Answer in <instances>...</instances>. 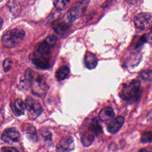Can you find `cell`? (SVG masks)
<instances>
[{
  "instance_id": "cell-1",
  "label": "cell",
  "mask_w": 152,
  "mask_h": 152,
  "mask_svg": "<svg viewBox=\"0 0 152 152\" xmlns=\"http://www.w3.org/2000/svg\"><path fill=\"white\" fill-rule=\"evenodd\" d=\"M140 90V82L138 80H133L123 85L119 92V97L124 100L134 102L138 97Z\"/></svg>"
},
{
  "instance_id": "cell-2",
  "label": "cell",
  "mask_w": 152,
  "mask_h": 152,
  "mask_svg": "<svg viewBox=\"0 0 152 152\" xmlns=\"http://www.w3.org/2000/svg\"><path fill=\"white\" fill-rule=\"evenodd\" d=\"M25 32L23 30L15 28L7 31L2 37V43L7 48H12L20 44L23 40Z\"/></svg>"
},
{
  "instance_id": "cell-3",
  "label": "cell",
  "mask_w": 152,
  "mask_h": 152,
  "mask_svg": "<svg viewBox=\"0 0 152 152\" xmlns=\"http://www.w3.org/2000/svg\"><path fill=\"white\" fill-rule=\"evenodd\" d=\"M26 74L30 80V86L33 93L39 96L45 95L47 90V85L44 78L39 74L35 75V73L31 71H29V72L27 71Z\"/></svg>"
},
{
  "instance_id": "cell-4",
  "label": "cell",
  "mask_w": 152,
  "mask_h": 152,
  "mask_svg": "<svg viewBox=\"0 0 152 152\" xmlns=\"http://www.w3.org/2000/svg\"><path fill=\"white\" fill-rule=\"evenodd\" d=\"M89 2L90 0H80L77 2L68 11L66 15L67 20L71 23L81 17L87 10Z\"/></svg>"
},
{
  "instance_id": "cell-5",
  "label": "cell",
  "mask_w": 152,
  "mask_h": 152,
  "mask_svg": "<svg viewBox=\"0 0 152 152\" xmlns=\"http://www.w3.org/2000/svg\"><path fill=\"white\" fill-rule=\"evenodd\" d=\"M135 28L139 31H146L152 27V14L141 12L136 15L134 18Z\"/></svg>"
},
{
  "instance_id": "cell-6",
  "label": "cell",
  "mask_w": 152,
  "mask_h": 152,
  "mask_svg": "<svg viewBox=\"0 0 152 152\" xmlns=\"http://www.w3.org/2000/svg\"><path fill=\"white\" fill-rule=\"evenodd\" d=\"M25 104L28 118L30 119L33 120L37 118L43 111L41 104L32 97H27L25 101Z\"/></svg>"
},
{
  "instance_id": "cell-7",
  "label": "cell",
  "mask_w": 152,
  "mask_h": 152,
  "mask_svg": "<svg viewBox=\"0 0 152 152\" xmlns=\"http://www.w3.org/2000/svg\"><path fill=\"white\" fill-rule=\"evenodd\" d=\"M20 134L15 128H10L5 129L1 135V139L6 143H14L19 141Z\"/></svg>"
},
{
  "instance_id": "cell-8",
  "label": "cell",
  "mask_w": 152,
  "mask_h": 152,
  "mask_svg": "<svg viewBox=\"0 0 152 152\" xmlns=\"http://www.w3.org/2000/svg\"><path fill=\"white\" fill-rule=\"evenodd\" d=\"M74 148V140L71 137L62 138L57 144L56 150L57 152H69Z\"/></svg>"
},
{
  "instance_id": "cell-9",
  "label": "cell",
  "mask_w": 152,
  "mask_h": 152,
  "mask_svg": "<svg viewBox=\"0 0 152 152\" xmlns=\"http://www.w3.org/2000/svg\"><path fill=\"white\" fill-rule=\"evenodd\" d=\"M125 119L122 116H118L112 119L107 125L108 132L111 134H116L118 132L124 124Z\"/></svg>"
},
{
  "instance_id": "cell-10",
  "label": "cell",
  "mask_w": 152,
  "mask_h": 152,
  "mask_svg": "<svg viewBox=\"0 0 152 152\" xmlns=\"http://www.w3.org/2000/svg\"><path fill=\"white\" fill-rule=\"evenodd\" d=\"M115 116V113L113 109L110 106H107L99 112V118L102 122H107L111 121Z\"/></svg>"
},
{
  "instance_id": "cell-11",
  "label": "cell",
  "mask_w": 152,
  "mask_h": 152,
  "mask_svg": "<svg viewBox=\"0 0 152 152\" xmlns=\"http://www.w3.org/2000/svg\"><path fill=\"white\" fill-rule=\"evenodd\" d=\"M32 61L35 65L41 69H47L49 66V62L48 58L39 53L34 56L32 58Z\"/></svg>"
},
{
  "instance_id": "cell-12",
  "label": "cell",
  "mask_w": 152,
  "mask_h": 152,
  "mask_svg": "<svg viewBox=\"0 0 152 152\" xmlns=\"http://www.w3.org/2000/svg\"><path fill=\"white\" fill-rule=\"evenodd\" d=\"M11 108L13 113L17 116L23 115L26 109L25 103L20 99H18L15 101L14 104H12Z\"/></svg>"
},
{
  "instance_id": "cell-13",
  "label": "cell",
  "mask_w": 152,
  "mask_h": 152,
  "mask_svg": "<svg viewBox=\"0 0 152 152\" xmlns=\"http://www.w3.org/2000/svg\"><path fill=\"white\" fill-rule=\"evenodd\" d=\"M84 61L86 66L90 69L94 68L97 64V59L96 56L90 52H87L86 53Z\"/></svg>"
},
{
  "instance_id": "cell-14",
  "label": "cell",
  "mask_w": 152,
  "mask_h": 152,
  "mask_svg": "<svg viewBox=\"0 0 152 152\" xmlns=\"http://www.w3.org/2000/svg\"><path fill=\"white\" fill-rule=\"evenodd\" d=\"M88 129L95 136L99 135V134H102L103 132L102 127L96 118L92 119L90 121V122L88 125Z\"/></svg>"
},
{
  "instance_id": "cell-15",
  "label": "cell",
  "mask_w": 152,
  "mask_h": 152,
  "mask_svg": "<svg viewBox=\"0 0 152 152\" xmlns=\"http://www.w3.org/2000/svg\"><path fill=\"white\" fill-rule=\"evenodd\" d=\"M95 137L96 136L88 129V130L84 131L81 135V142L85 147L90 146L93 142Z\"/></svg>"
},
{
  "instance_id": "cell-16",
  "label": "cell",
  "mask_w": 152,
  "mask_h": 152,
  "mask_svg": "<svg viewBox=\"0 0 152 152\" xmlns=\"http://www.w3.org/2000/svg\"><path fill=\"white\" fill-rule=\"evenodd\" d=\"M51 48L52 47L44 40L40 43L38 47V53L42 56L48 58L50 54Z\"/></svg>"
},
{
  "instance_id": "cell-17",
  "label": "cell",
  "mask_w": 152,
  "mask_h": 152,
  "mask_svg": "<svg viewBox=\"0 0 152 152\" xmlns=\"http://www.w3.org/2000/svg\"><path fill=\"white\" fill-rule=\"evenodd\" d=\"M69 72L68 67L66 66H62L59 68L56 72V77L59 80H63L67 77Z\"/></svg>"
},
{
  "instance_id": "cell-18",
  "label": "cell",
  "mask_w": 152,
  "mask_h": 152,
  "mask_svg": "<svg viewBox=\"0 0 152 152\" xmlns=\"http://www.w3.org/2000/svg\"><path fill=\"white\" fill-rule=\"evenodd\" d=\"M69 27V24L65 21H61L57 22L53 26L55 31L58 33H64L66 31Z\"/></svg>"
},
{
  "instance_id": "cell-19",
  "label": "cell",
  "mask_w": 152,
  "mask_h": 152,
  "mask_svg": "<svg viewBox=\"0 0 152 152\" xmlns=\"http://www.w3.org/2000/svg\"><path fill=\"white\" fill-rule=\"evenodd\" d=\"M26 134L27 137L33 141H37V135L36 130L33 126H30L28 128L26 131Z\"/></svg>"
},
{
  "instance_id": "cell-20",
  "label": "cell",
  "mask_w": 152,
  "mask_h": 152,
  "mask_svg": "<svg viewBox=\"0 0 152 152\" xmlns=\"http://www.w3.org/2000/svg\"><path fill=\"white\" fill-rule=\"evenodd\" d=\"M70 0H54V6L58 10H62L66 8Z\"/></svg>"
},
{
  "instance_id": "cell-21",
  "label": "cell",
  "mask_w": 152,
  "mask_h": 152,
  "mask_svg": "<svg viewBox=\"0 0 152 152\" xmlns=\"http://www.w3.org/2000/svg\"><path fill=\"white\" fill-rule=\"evenodd\" d=\"M141 142L142 143L152 142V131H146L142 134Z\"/></svg>"
},
{
  "instance_id": "cell-22",
  "label": "cell",
  "mask_w": 152,
  "mask_h": 152,
  "mask_svg": "<svg viewBox=\"0 0 152 152\" xmlns=\"http://www.w3.org/2000/svg\"><path fill=\"white\" fill-rule=\"evenodd\" d=\"M45 41L49 45H50L51 47H53V46L55 45V43H56V41H57V38H56V36H53V35H50V36H48V37L45 39Z\"/></svg>"
},
{
  "instance_id": "cell-23",
  "label": "cell",
  "mask_w": 152,
  "mask_h": 152,
  "mask_svg": "<svg viewBox=\"0 0 152 152\" xmlns=\"http://www.w3.org/2000/svg\"><path fill=\"white\" fill-rule=\"evenodd\" d=\"M12 61L10 58H7L4 61L3 68L5 72L8 71L11 69L12 66Z\"/></svg>"
},
{
  "instance_id": "cell-24",
  "label": "cell",
  "mask_w": 152,
  "mask_h": 152,
  "mask_svg": "<svg viewBox=\"0 0 152 152\" xmlns=\"http://www.w3.org/2000/svg\"><path fill=\"white\" fill-rule=\"evenodd\" d=\"M140 75L143 79L148 80L152 78V71H145L140 74Z\"/></svg>"
},
{
  "instance_id": "cell-25",
  "label": "cell",
  "mask_w": 152,
  "mask_h": 152,
  "mask_svg": "<svg viewBox=\"0 0 152 152\" xmlns=\"http://www.w3.org/2000/svg\"><path fill=\"white\" fill-rule=\"evenodd\" d=\"M2 152H19L18 150L13 147H4L1 148Z\"/></svg>"
},
{
  "instance_id": "cell-26",
  "label": "cell",
  "mask_w": 152,
  "mask_h": 152,
  "mask_svg": "<svg viewBox=\"0 0 152 152\" xmlns=\"http://www.w3.org/2000/svg\"><path fill=\"white\" fill-rule=\"evenodd\" d=\"M42 135L43 137L46 140H51V132L48 131H45L44 132H42Z\"/></svg>"
},
{
  "instance_id": "cell-27",
  "label": "cell",
  "mask_w": 152,
  "mask_h": 152,
  "mask_svg": "<svg viewBox=\"0 0 152 152\" xmlns=\"http://www.w3.org/2000/svg\"><path fill=\"white\" fill-rule=\"evenodd\" d=\"M127 3L129 4H131V5H134V4H136L140 0H125Z\"/></svg>"
},
{
  "instance_id": "cell-28",
  "label": "cell",
  "mask_w": 152,
  "mask_h": 152,
  "mask_svg": "<svg viewBox=\"0 0 152 152\" xmlns=\"http://www.w3.org/2000/svg\"><path fill=\"white\" fill-rule=\"evenodd\" d=\"M2 24H3V20H2V18L0 17V29L1 28V27L2 26Z\"/></svg>"
},
{
  "instance_id": "cell-29",
  "label": "cell",
  "mask_w": 152,
  "mask_h": 152,
  "mask_svg": "<svg viewBox=\"0 0 152 152\" xmlns=\"http://www.w3.org/2000/svg\"><path fill=\"white\" fill-rule=\"evenodd\" d=\"M138 152H148V151L146 149H141L139 150Z\"/></svg>"
},
{
  "instance_id": "cell-30",
  "label": "cell",
  "mask_w": 152,
  "mask_h": 152,
  "mask_svg": "<svg viewBox=\"0 0 152 152\" xmlns=\"http://www.w3.org/2000/svg\"><path fill=\"white\" fill-rule=\"evenodd\" d=\"M2 1V0H0V2H1V1Z\"/></svg>"
}]
</instances>
